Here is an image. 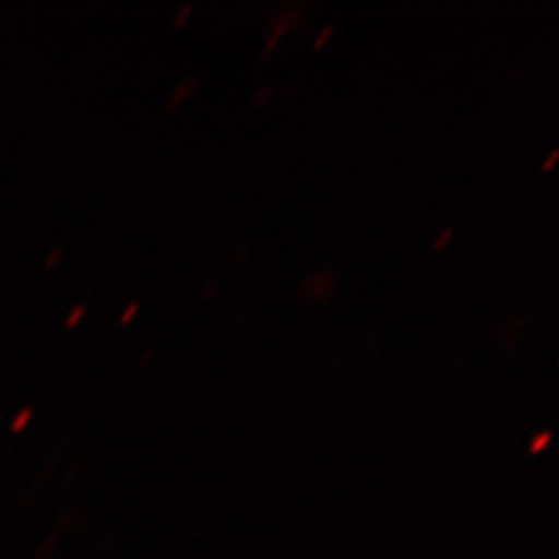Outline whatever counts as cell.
Listing matches in <instances>:
<instances>
[{
  "label": "cell",
  "instance_id": "6da1fadb",
  "mask_svg": "<svg viewBox=\"0 0 559 559\" xmlns=\"http://www.w3.org/2000/svg\"><path fill=\"white\" fill-rule=\"evenodd\" d=\"M547 441H549V431H545V433H543V436H539V438H537V441H535V443H533V450H531V452H533V454H535V452H540V450H545V445H547Z\"/></svg>",
  "mask_w": 559,
  "mask_h": 559
},
{
  "label": "cell",
  "instance_id": "7a4b0ae2",
  "mask_svg": "<svg viewBox=\"0 0 559 559\" xmlns=\"http://www.w3.org/2000/svg\"><path fill=\"white\" fill-rule=\"evenodd\" d=\"M452 233H454V230H452V228H448V230L441 235L440 239H438V242H436V249H441V247H443V245L450 240Z\"/></svg>",
  "mask_w": 559,
  "mask_h": 559
},
{
  "label": "cell",
  "instance_id": "3957f363",
  "mask_svg": "<svg viewBox=\"0 0 559 559\" xmlns=\"http://www.w3.org/2000/svg\"><path fill=\"white\" fill-rule=\"evenodd\" d=\"M330 34H332V27H325V29L321 32L320 40L316 41V48H318V50L323 46V41L330 38Z\"/></svg>",
  "mask_w": 559,
  "mask_h": 559
},
{
  "label": "cell",
  "instance_id": "277c9868",
  "mask_svg": "<svg viewBox=\"0 0 559 559\" xmlns=\"http://www.w3.org/2000/svg\"><path fill=\"white\" fill-rule=\"evenodd\" d=\"M191 11H193V4H187V7H185V11L180 13L179 20H177V25H182V23H185V20H187V15H189Z\"/></svg>",
  "mask_w": 559,
  "mask_h": 559
},
{
  "label": "cell",
  "instance_id": "5b68a950",
  "mask_svg": "<svg viewBox=\"0 0 559 559\" xmlns=\"http://www.w3.org/2000/svg\"><path fill=\"white\" fill-rule=\"evenodd\" d=\"M135 311H138V305H133V307H131V309H127V313H124V318H122V321H124V323H127V321L131 320V318H133V313H135Z\"/></svg>",
  "mask_w": 559,
  "mask_h": 559
},
{
  "label": "cell",
  "instance_id": "8992f818",
  "mask_svg": "<svg viewBox=\"0 0 559 559\" xmlns=\"http://www.w3.org/2000/svg\"><path fill=\"white\" fill-rule=\"evenodd\" d=\"M558 152H554V156H551V158H549V162H547V164H545V166H543V170H549V168H551V166H554V162L558 160Z\"/></svg>",
  "mask_w": 559,
  "mask_h": 559
}]
</instances>
